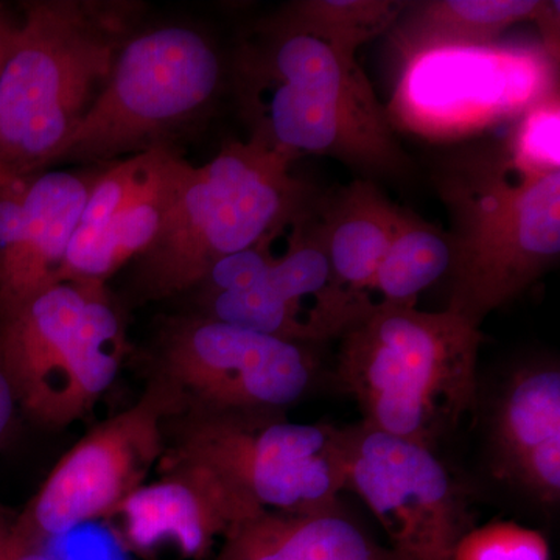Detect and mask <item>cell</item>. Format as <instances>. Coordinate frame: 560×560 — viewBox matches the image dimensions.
<instances>
[{
	"instance_id": "obj_5",
	"label": "cell",
	"mask_w": 560,
	"mask_h": 560,
	"mask_svg": "<svg viewBox=\"0 0 560 560\" xmlns=\"http://www.w3.org/2000/svg\"><path fill=\"white\" fill-rule=\"evenodd\" d=\"M294 161L249 138L191 165L160 235L135 260L138 296L160 301L194 291L217 261L312 215L320 197L291 173Z\"/></svg>"
},
{
	"instance_id": "obj_10",
	"label": "cell",
	"mask_w": 560,
	"mask_h": 560,
	"mask_svg": "<svg viewBox=\"0 0 560 560\" xmlns=\"http://www.w3.org/2000/svg\"><path fill=\"white\" fill-rule=\"evenodd\" d=\"M156 377L172 383L186 408L237 415H285L318 382L311 345L209 318L173 316L156 338Z\"/></svg>"
},
{
	"instance_id": "obj_6",
	"label": "cell",
	"mask_w": 560,
	"mask_h": 560,
	"mask_svg": "<svg viewBox=\"0 0 560 560\" xmlns=\"http://www.w3.org/2000/svg\"><path fill=\"white\" fill-rule=\"evenodd\" d=\"M125 352L124 319L103 282L62 280L0 316V363L18 407L46 427L91 411Z\"/></svg>"
},
{
	"instance_id": "obj_2",
	"label": "cell",
	"mask_w": 560,
	"mask_h": 560,
	"mask_svg": "<svg viewBox=\"0 0 560 560\" xmlns=\"http://www.w3.org/2000/svg\"><path fill=\"white\" fill-rule=\"evenodd\" d=\"M431 184L451 220L447 308L481 329L559 259L560 172H523L504 142H480L442 154Z\"/></svg>"
},
{
	"instance_id": "obj_20",
	"label": "cell",
	"mask_w": 560,
	"mask_h": 560,
	"mask_svg": "<svg viewBox=\"0 0 560 560\" xmlns=\"http://www.w3.org/2000/svg\"><path fill=\"white\" fill-rule=\"evenodd\" d=\"M452 264L447 232L407 212L399 232L390 243L385 259L372 279L368 304L382 307H418V300L429 287L447 278Z\"/></svg>"
},
{
	"instance_id": "obj_16",
	"label": "cell",
	"mask_w": 560,
	"mask_h": 560,
	"mask_svg": "<svg viewBox=\"0 0 560 560\" xmlns=\"http://www.w3.org/2000/svg\"><path fill=\"white\" fill-rule=\"evenodd\" d=\"M98 172H40L28 179L16 245L0 270V316L58 282Z\"/></svg>"
},
{
	"instance_id": "obj_17",
	"label": "cell",
	"mask_w": 560,
	"mask_h": 560,
	"mask_svg": "<svg viewBox=\"0 0 560 560\" xmlns=\"http://www.w3.org/2000/svg\"><path fill=\"white\" fill-rule=\"evenodd\" d=\"M407 212L370 178L353 179L319 198L313 221L329 259L331 282L361 307H371L368 290Z\"/></svg>"
},
{
	"instance_id": "obj_11",
	"label": "cell",
	"mask_w": 560,
	"mask_h": 560,
	"mask_svg": "<svg viewBox=\"0 0 560 560\" xmlns=\"http://www.w3.org/2000/svg\"><path fill=\"white\" fill-rule=\"evenodd\" d=\"M186 410L178 389L154 377L130 408L94 427L70 447L11 522L43 545L95 521H105L140 486L165 453V427Z\"/></svg>"
},
{
	"instance_id": "obj_13",
	"label": "cell",
	"mask_w": 560,
	"mask_h": 560,
	"mask_svg": "<svg viewBox=\"0 0 560 560\" xmlns=\"http://www.w3.org/2000/svg\"><path fill=\"white\" fill-rule=\"evenodd\" d=\"M191 164L168 145L98 172L58 282H103L153 245Z\"/></svg>"
},
{
	"instance_id": "obj_3",
	"label": "cell",
	"mask_w": 560,
	"mask_h": 560,
	"mask_svg": "<svg viewBox=\"0 0 560 560\" xmlns=\"http://www.w3.org/2000/svg\"><path fill=\"white\" fill-rule=\"evenodd\" d=\"M139 13L131 2L25 3L0 72V171L31 179L58 162Z\"/></svg>"
},
{
	"instance_id": "obj_12",
	"label": "cell",
	"mask_w": 560,
	"mask_h": 560,
	"mask_svg": "<svg viewBox=\"0 0 560 560\" xmlns=\"http://www.w3.org/2000/svg\"><path fill=\"white\" fill-rule=\"evenodd\" d=\"M346 490L381 523L396 560H452L474 528L463 486L436 451L363 422L342 427Z\"/></svg>"
},
{
	"instance_id": "obj_15",
	"label": "cell",
	"mask_w": 560,
	"mask_h": 560,
	"mask_svg": "<svg viewBox=\"0 0 560 560\" xmlns=\"http://www.w3.org/2000/svg\"><path fill=\"white\" fill-rule=\"evenodd\" d=\"M493 477L534 503L560 501V368L533 361L512 371L497 389L488 419Z\"/></svg>"
},
{
	"instance_id": "obj_9",
	"label": "cell",
	"mask_w": 560,
	"mask_h": 560,
	"mask_svg": "<svg viewBox=\"0 0 560 560\" xmlns=\"http://www.w3.org/2000/svg\"><path fill=\"white\" fill-rule=\"evenodd\" d=\"M386 106L390 124L433 142L474 138L517 120L559 91V68L541 46H438L400 54Z\"/></svg>"
},
{
	"instance_id": "obj_21",
	"label": "cell",
	"mask_w": 560,
	"mask_h": 560,
	"mask_svg": "<svg viewBox=\"0 0 560 560\" xmlns=\"http://www.w3.org/2000/svg\"><path fill=\"white\" fill-rule=\"evenodd\" d=\"M407 5L396 0H296L271 20L357 51L393 27Z\"/></svg>"
},
{
	"instance_id": "obj_4",
	"label": "cell",
	"mask_w": 560,
	"mask_h": 560,
	"mask_svg": "<svg viewBox=\"0 0 560 560\" xmlns=\"http://www.w3.org/2000/svg\"><path fill=\"white\" fill-rule=\"evenodd\" d=\"M338 338V381L371 429L438 452L478 407L481 329L451 308L372 305Z\"/></svg>"
},
{
	"instance_id": "obj_14",
	"label": "cell",
	"mask_w": 560,
	"mask_h": 560,
	"mask_svg": "<svg viewBox=\"0 0 560 560\" xmlns=\"http://www.w3.org/2000/svg\"><path fill=\"white\" fill-rule=\"evenodd\" d=\"M161 475L127 497L108 517L125 548L153 555L172 548L208 559L238 523L259 514L208 467L162 458Z\"/></svg>"
},
{
	"instance_id": "obj_27",
	"label": "cell",
	"mask_w": 560,
	"mask_h": 560,
	"mask_svg": "<svg viewBox=\"0 0 560 560\" xmlns=\"http://www.w3.org/2000/svg\"><path fill=\"white\" fill-rule=\"evenodd\" d=\"M14 31H16V22L11 21L0 7V72H2L3 62H5L7 54H9Z\"/></svg>"
},
{
	"instance_id": "obj_7",
	"label": "cell",
	"mask_w": 560,
	"mask_h": 560,
	"mask_svg": "<svg viewBox=\"0 0 560 560\" xmlns=\"http://www.w3.org/2000/svg\"><path fill=\"white\" fill-rule=\"evenodd\" d=\"M162 458L208 467L257 511L327 510L346 490L341 429L285 415L186 408L165 427Z\"/></svg>"
},
{
	"instance_id": "obj_25",
	"label": "cell",
	"mask_w": 560,
	"mask_h": 560,
	"mask_svg": "<svg viewBox=\"0 0 560 560\" xmlns=\"http://www.w3.org/2000/svg\"><path fill=\"white\" fill-rule=\"evenodd\" d=\"M0 560H54L43 545L25 539L11 522L0 518Z\"/></svg>"
},
{
	"instance_id": "obj_24",
	"label": "cell",
	"mask_w": 560,
	"mask_h": 560,
	"mask_svg": "<svg viewBox=\"0 0 560 560\" xmlns=\"http://www.w3.org/2000/svg\"><path fill=\"white\" fill-rule=\"evenodd\" d=\"M275 241L276 237L265 238L249 248L238 250V253L217 261L200 285L194 290L197 291L198 300L249 289L250 285H254L276 259L271 250Z\"/></svg>"
},
{
	"instance_id": "obj_22",
	"label": "cell",
	"mask_w": 560,
	"mask_h": 560,
	"mask_svg": "<svg viewBox=\"0 0 560 560\" xmlns=\"http://www.w3.org/2000/svg\"><path fill=\"white\" fill-rule=\"evenodd\" d=\"M559 136L560 95L555 91L530 105L514 121L504 147L523 172L550 175L560 172Z\"/></svg>"
},
{
	"instance_id": "obj_26",
	"label": "cell",
	"mask_w": 560,
	"mask_h": 560,
	"mask_svg": "<svg viewBox=\"0 0 560 560\" xmlns=\"http://www.w3.org/2000/svg\"><path fill=\"white\" fill-rule=\"evenodd\" d=\"M16 408V397H14L5 370H3L2 363H0V441L5 436Z\"/></svg>"
},
{
	"instance_id": "obj_23",
	"label": "cell",
	"mask_w": 560,
	"mask_h": 560,
	"mask_svg": "<svg viewBox=\"0 0 560 560\" xmlns=\"http://www.w3.org/2000/svg\"><path fill=\"white\" fill-rule=\"evenodd\" d=\"M452 560H551L544 534L515 522H489L460 537Z\"/></svg>"
},
{
	"instance_id": "obj_1",
	"label": "cell",
	"mask_w": 560,
	"mask_h": 560,
	"mask_svg": "<svg viewBox=\"0 0 560 560\" xmlns=\"http://www.w3.org/2000/svg\"><path fill=\"white\" fill-rule=\"evenodd\" d=\"M250 138L291 156H327L372 179L411 171L357 51L270 20L238 55Z\"/></svg>"
},
{
	"instance_id": "obj_18",
	"label": "cell",
	"mask_w": 560,
	"mask_h": 560,
	"mask_svg": "<svg viewBox=\"0 0 560 560\" xmlns=\"http://www.w3.org/2000/svg\"><path fill=\"white\" fill-rule=\"evenodd\" d=\"M212 560H396L337 504L308 512L261 511L224 537Z\"/></svg>"
},
{
	"instance_id": "obj_8",
	"label": "cell",
	"mask_w": 560,
	"mask_h": 560,
	"mask_svg": "<svg viewBox=\"0 0 560 560\" xmlns=\"http://www.w3.org/2000/svg\"><path fill=\"white\" fill-rule=\"evenodd\" d=\"M220 80L219 54L201 32L167 25L135 33L58 162H113L167 145L171 132L209 105Z\"/></svg>"
},
{
	"instance_id": "obj_19",
	"label": "cell",
	"mask_w": 560,
	"mask_h": 560,
	"mask_svg": "<svg viewBox=\"0 0 560 560\" xmlns=\"http://www.w3.org/2000/svg\"><path fill=\"white\" fill-rule=\"evenodd\" d=\"M548 0H430L408 3L394 39L400 54L438 46H485L521 22H539Z\"/></svg>"
}]
</instances>
